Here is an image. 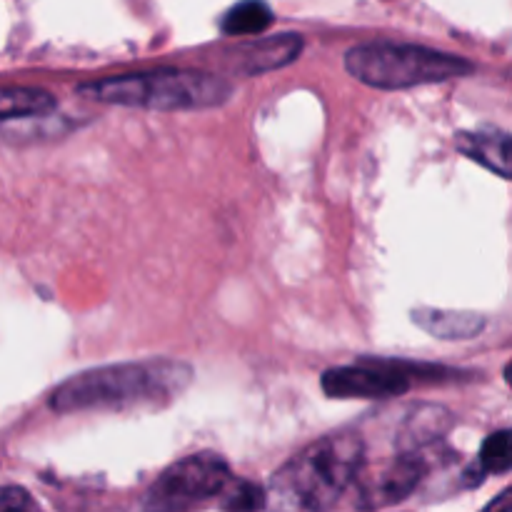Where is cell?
Instances as JSON below:
<instances>
[{"mask_svg":"<svg viewBox=\"0 0 512 512\" xmlns=\"http://www.w3.org/2000/svg\"><path fill=\"white\" fill-rule=\"evenodd\" d=\"M193 383V368L170 358L103 365L73 375L50 395V408L60 415L85 410L163 408L178 400Z\"/></svg>","mask_w":512,"mask_h":512,"instance_id":"cell-1","label":"cell"},{"mask_svg":"<svg viewBox=\"0 0 512 512\" xmlns=\"http://www.w3.org/2000/svg\"><path fill=\"white\" fill-rule=\"evenodd\" d=\"M365 445L355 435H328L300 450L275 473L270 500L280 512H325L363 468Z\"/></svg>","mask_w":512,"mask_h":512,"instance_id":"cell-2","label":"cell"},{"mask_svg":"<svg viewBox=\"0 0 512 512\" xmlns=\"http://www.w3.org/2000/svg\"><path fill=\"white\" fill-rule=\"evenodd\" d=\"M78 93L105 105L175 113V110L218 108V105L228 103V98L233 95V85L220 75L205 73V70L158 68L83 83Z\"/></svg>","mask_w":512,"mask_h":512,"instance_id":"cell-3","label":"cell"},{"mask_svg":"<svg viewBox=\"0 0 512 512\" xmlns=\"http://www.w3.org/2000/svg\"><path fill=\"white\" fill-rule=\"evenodd\" d=\"M345 70L370 88L405 90L463 78L473 73L475 65L460 55L440 53L425 45L375 40L350 48L345 53Z\"/></svg>","mask_w":512,"mask_h":512,"instance_id":"cell-4","label":"cell"},{"mask_svg":"<svg viewBox=\"0 0 512 512\" xmlns=\"http://www.w3.org/2000/svg\"><path fill=\"white\" fill-rule=\"evenodd\" d=\"M230 468L220 455L198 453L170 465L148 490L143 512H193L228 490Z\"/></svg>","mask_w":512,"mask_h":512,"instance_id":"cell-5","label":"cell"},{"mask_svg":"<svg viewBox=\"0 0 512 512\" xmlns=\"http://www.w3.org/2000/svg\"><path fill=\"white\" fill-rule=\"evenodd\" d=\"M418 365L395 360H360L323 373V390L335 400H383L398 398L413 388Z\"/></svg>","mask_w":512,"mask_h":512,"instance_id":"cell-6","label":"cell"},{"mask_svg":"<svg viewBox=\"0 0 512 512\" xmlns=\"http://www.w3.org/2000/svg\"><path fill=\"white\" fill-rule=\"evenodd\" d=\"M425 475V460L420 453L410 450V453L398 455L390 460L388 465L378 470L373 478L365 483L363 498L370 508H385V505H395L400 500L408 498Z\"/></svg>","mask_w":512,"mask_h":512,"instance_id":"cell-7","label":"cell"},{"mask_svg":"<svg viewBox=\"0 0 512 512\" xmlns=\"http://www.w3.org/2000/svg\"><path fill=\"white\" fill-rule=\"evenodd\" d=\"M303 53V38L295 33L273 35V38L255 40V43L243 45L233 50V65L243 75H260L268 70L285 68Z\"/></svg>","mask_w":512,"mask_h":512,"instance_id":"cell-8","label":"cell"},{"mask_svg":"<svg viewBox=\"0 0 512 512\" xmlns=\"http://www.w3.org/2000/svg\"><path fill=\"white\" fill-rule=\"evenodd\" d=\"M460 153L488 168L500 178L512 180V135L495 128L463 130L455 138Z\"/></svg>","mask_w":512,"mask_h":512,"instance_id":"cell-9","label":"cell"},{"mask_svg":"<svg viewBox=\"0 0 512 512\" xmlns=\"http://www.w3.org/2000/svg\"><path fill=\"white\" fill-rule=\"evenodd\" d=\"M415 325L440 340H468L475 338L485 328L483 315L460 313V310H440V308H420L413 310Z\"/></svg>","mask_w":512,"mask_h":512,"instance_id":"cell-10","label":"cell"},{"mask_svg":"<svg viewBox=\"0 0 512 512\" xmlns=\"http://www.w3.org/2000/svg\"><path fill=\"white\" fill-rule=\"evenodd\" d=\"M58 108L53 95L40 88H0V123L43 118Z\"/></svg>","mask_w":512,"mask_h":512,"instance_id":"cell-11","label":"cell"},{"mask_svg":"<svg viewBox=\"0 0 512 512\" xmlns=\"http://www.w3.org/2000/svg\"><path fill=\"white\" fill-rule=\"evenodd\" d=\"M273 25V10L265 0H240L223 15L225 35H258Z\"/></svg>","mask_w":512,"mask_h":512,"instance_id":"cell-12","label":"cell"},{"mask_svg":"<svg viewBox=\"0 0 512 512\" xmlns=\"http://www.w3.org/2000/svg\"><path fill=\"white\" fill-rule=\"evenodd\" d=\"M480 473L503 475L512 470V430H498L480 448Z\"/></svg>","mask_w":512,"mask_h":512,"instance_id":"cell-13","label":"cell"},{"mask_svg":"<svg viewBox=\"0 0 512 512\" xmlns=\"http://www.w3.org/2000/svg\"><path fill=\"white\" fill-rule=\"evenodd\" d=\"M265 493L253 483H235L228 490V498H225V510L228 512H260L265 505Z\"/></svg>","mask_w":512,"mask_h":512,"instance_id":"cell-14","label":"cell"},{"mask_svg":"<svg viewBox=\"0 0 512 512\" xmlns=\"http://www.w3.org/2000/svg\"><path fill=\"white\" fill-rule=\"evenodd\" d=\"M0 512H43L33 495L20 485H0Z\"/></svg>","mask_w":512,"mask_h":512,"instance_id":"cell-15","label":"cell"},{"mask_svg":"<svg viewBox=\"0 0 512 512\" xmlns=\"http://www.w3.org/2000/svg\"><path fill=\"white\" fill-rule=\"evenodd\" d=\"M488 512H512V488L508 490V493L500 495V498L490 505Z\"/></svg>","mask_w":512,"mask_h":512,"instance_id":"cell-16","label":"cell"},{"mask_svg":"<svg viewBox=\"0 0 512 512\" xmlns=\"http://www.w3.org/2000/svg\"><path fill=\"white\" fill-rule=\"evenodd\" d=\"M505 380H508V385L512 388V360L508 363V368H505Z\"/></svg>","mask_w":512,"mask_h":512,"instance_id":"cell-17","label":"cell"}]
</instances>
